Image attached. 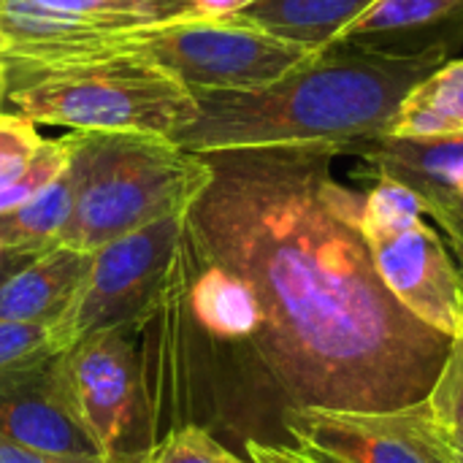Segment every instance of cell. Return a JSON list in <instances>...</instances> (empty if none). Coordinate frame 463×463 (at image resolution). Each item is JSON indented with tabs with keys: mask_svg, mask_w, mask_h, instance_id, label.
I'll list each match as a JSON object with an SVG mask.
<instances>
[{
	"mask_svg": "<svg viewBox=\"0 0 463 463\" xmlns=\"http://www.w3.org/2000/svg\"><path fill=\"white\" fill-rule=\"evenodd\" d=\"M339 155H203L212 179L184 214L190 255L250 285L260 309L250 347L285 412H385L423 402L453 345L383 285L361 233L364 193L334 176Z\"/></svg>",
	"mask_w": 463,
	"mask_h": 463,
	"instance_id": "6da1fadb",
	"label": "cell"
},
{
	"mask_svg": "<svg viewBox=\"0 0 463 463\" xmlns=\"http://www.w3.org/2000/svg\"><path fill=\"white\" fill-rule=\"evenodd\" d=\"M450 52L393 54L334 41L282 79L252 90H198V114L171 141L195 155L339 149L388 136L407 92Z\"/></svg>",
	"mask_w": 463,
	"mask_h": 463,
	"instance_id": "7a4b0ae2",
	"label": "cell"
},
{
	"mask_svg": "<svg viewBox=\"0 0 463 463\" xmlns=\"http://www.w3.org/2000/svg\"><path fill=\"white\" fill-rule=\"evenodd\" d=\"M76 198L57 247L95 252L168 214H182L212 179L203 155L149 133L71 130Z\"/></svg>",
	"mask_w": 463,
	"mask_h": 463,
	"instance_id": "3957f363",
	"label": "cell"
},
{
	"mask_svg": "<svg viewBox=\"0 0 463 463\" xmlns=\"http://www.w3.org/2000/svg\"><path fill=\"white\" fill-rule=\"evenodd\" d=\"M5 98L30 122L95 133H149L171 138L198 114L193 92L136 54L5 71Z\"/></svg>",
	"mask_w": 463,
	"mask_h": 463,
	"instance_id": "277c9868",
	"label": "cell"
},
{
	"mask_svg": "<svg viewBox=\"0 0 463 463\" xmlns=\"http://www.w3.org/2000/svg\"><path fill=\"white\" fill-rule=\"evenodd\" d=\"M184 214H168L90 252L76 298L54 326V353H65L95 331L149 320L168 293L184 241Z\"/></svg>",
	"mask_w": 463,
	"mask_h": 463,
	"instance_id": "5b68a950",
	"label": "cell"
},
{
	"mask_svg": "<svg viewBox=\"0 0 463 463\" xmlns=\"http://www.w3.org/2000/svg\"><path fill=\"white\" fill-rule=\"evenodd\" d=\"M122 54L144 57L198 92L271 84L317 52L225 19H190L130 30Z\"/></svg>",
	"mask_w": 463,
	"mask_h": 463,
	"instance_id": "8992f818",
	"label": "cell"
},
{
	"mask_svg": "<svg viewBox=\"0 0 463 463\" xmlns=\"http://www.w3.org/2000/svg\"><path fill=\"white\" fill-rule=\"evenodd\" d=\"M285 429L301 450L345 463H458L456 437L429 399L385 412L288 410Z\"/></svg>",
	"mask_w": 463,
	"mask_h": 463,
	"instance_id": "52a82bcc",
	"label": "cell"
},
{
	"mask_svg": "<svg viewBox=\"0 0 463 463\" xmlns=\"http://www.w3.org/2000/svg\"><path fill=\"white\" fill-rule=\"evenodd\" d=\"M138 326L95 331L62 353L79 418L109 463H136L130 434L141 404Z\"/></svg>",
	"mask_w": 463,
	"mask_h": 463,
	"instance_id": "ba28073f",
	"label": "cell"
},
{
	"mask_svg": "<svg viewBox=\"0 0 463 463\" xmlns=\"http://www.w3.org/2000/svg\"><path fill=\"white\" fill-rule=\"evenodd\" d=\"M0 434L49 456L103 458L79 418L62 353H41L0 372Z\"/></svg>",
	"mask_w": 463,
	"mask_h": 463,
	"instance_id": "9c48e42d",
	"label": "cell"
},
{
	"mask_svg": "<svg viewBox=\"0 0 463 463\" xmlns=\"http://www.w3.org/2000/svg\"><path fill=\"white\" fill-rule=\"evenodd\" d=\"M388 293L423 326L448 336L463 334V274L442 236L423 220L396 231L364 236Z\"/></svg>",
	"mask_w": 463,
	"mask_h": 463,
	"instance_id": "30bf717a",
	"label": "cell"
},
{
	"mask_svg": "<svg viewBox=\"0 0 463 463\" xmlns=\"http://www.w3.org/2000/svg\"><path fill=\"white\" fill-rule=\"evenodd\" d=\"M128 33L46 8L38 0H0V62L5 71H43L117 57Z\"/></svg>",
	"mask_w": 463,
	"mask_h": 463,
	"instance_id": "8fae6325",
	"label": "cell"
},
{
	"mask_svg": "<svg viewBox=\"0 0 463 463\" xmlns=\"http://www.w3.org/2000/svg\"><path fill=\"white\" fill-rule=\"evenodd\" d=\"M336 41L393 54L453 52L463 43V0H380Z\"/></svg>",
	"mask_w": 463,
	"mask_h": 463,
	"instance_id": "7c38bea8",
	"label": "cell"
},
{
	"mask_svg": "<svg viewBox=\"0 0 463 463\" xmlns=\"http://www.w3.org/2000/svg\"><path fill=\"white\" fill-rule=\"evenodd\" d=\"M364 160V176L393 179L426 201H463V138L410 141L380 136L353 146Z\"/></svg>",
	"mask_w": 463,
	"mask_h": 463,
	"instance_id": "4fadbf2b",
	"label": "cell"
},
{
	"mask_svg": "<svg viewBox=\"0 0 463 463\" xmlns=\"http://www.w3.org/2000/svg\"><path fill=\"white\" fill-rule=\"evenodd\" d=\"M90 255L54 247L0 282V323L57 326L87 274Z\"/></svg>",
	"mask_w": 463,
	"mask_h": 463,
	"instance_id": "5bb4252c",
	"label": "cell"
},
{
	"mask_svg": "<svg viewBox=\"0 0 463 463\" xmlns=\"http://www.w3.org/2000/svg\"><path fill=\"white\" fill-rule=\"evenodd\" d=\"M380 0H255L225 22L320 52Z\"/></svg>",
	"mask_w": 463,
	"mask_h": 463,
	"instance_id": "9a60e30c",
	"label": "cell"
},
{
	"mask_svg": "<svg viewBox=\"0 0 463 463\" xmlns=\"http://www.w3.org/2000/svg\"><path fill=\"white\" fill-rule=\"evenodd\" d=\"M184 258H190L193 269L187 271L184 290L198 328L220 342L250 345L260 328V309L250 285L220 266L198 263L190 250Z\"/></svg>",
	"mask_w": 463,
	"mask_h": 463,
	"instance_id": "2e32d148",
	"label": "cell"
},
{
	"mask_svg": "<svg viewBox=\"0 0 463 463\" xmlns=\"http://www.w3.org/2000/svg\"><path fill=\"white\" fill-rule=\"evenodd\" d=\"M388 136L410 141L463 138V57L445 60L407 92Z\"/></svg>",
	"mask_w": 463,
	"mask_h": 463,
	"instance_id": "e0dca14e",
	"label": "cell"
},
{
	"mask_svg": "<svg viewBox=\"0 0 463 463\" xmlns=\"http://www.w3.org/2000/svg\"><path fill=\"white\" fill-rule=\"evenodd\" d=\"M76 198V179L68 168L38 195L22 206L0 214V250L19 255H43L57 247L60 233L71 217Z\"/></svg>",
	"mask_w": 463,
	"mask_h": 463,
	"instance_id": "ac0fdd59",
	"label": "cell"
},
{
	"mask_svg": "<svg viewBox=\"0 0 463 463\" xmlns=\"http://www.w3.org/2000/svg\"><path fill=\"white\" fill-rule=\"evenodd\" d=\"M38 3L46 8L95 19L117 30H138V27L203 19L193 0H38Z\"/></svg>",
	"mask_w": 463,
	"mask_h": 463,
	"instance_id": "d6986e66",
	"label": "cell"
},
{
	"mask_svg": "<svg viewBox=\"0 0 463 463\" xmlns=\"http://www.w3.org/2000/svg\"><path fill=\"white\" fill-rule=\"evenodd\" d=\"M372 190L364 193V209H361V233L377 236V233H396L423 220V203L418 193L404 187L402 182L377 176L372 179Z\"/></svg>",
	"mask_w": 463,
	"mask_h": 463,
	"instance_id": "ffe728a7",
	"label": "cell"
},
{
	"mask_svg": "<svg viewBox=\"0 0 463 463\" xmlns=\"http://www.w3.org/2000/svg\"><path fill=\"white\" fill-rule=\"evenodd\" d=\"M68 163H71V146L65 136L57 141H43V146L19 174L0 182V214L22 206L43 187H49L68 168Z\"/></svg>",
	"mask_w": 463,
	"mask_h": 463,
	"instance_id": "44dd1931",
	"label": "cell"
},
{
	"mask_svg": "<svg viewBox=\"0 0 463 463\" xmlns=\"http://www.w3.org/2000/svg\"><path fill=\"white\" fill-rule=\"evenodd\" d=\"M426 399L456 442H463V334L453 339L448 361Z\"/></svg>",
	"mask_w": 463,
	"mask_h": 463,
	"instance_id": "7402d4cb",
	"label": "cell"
},
{
	"mask_svg": "<svg viewBox=\"0 0 463 463\" xmlns=\"http://www.w3.org/2000/svg\"><path fill=\"white\" fill-rule=\"evenodd\" d=\"M228 450L201 426H182L152 445L141 463H225Z\"/></svg>",
	"mask_w": 463,
	"mask_h": 463,
	"instance_id": "603a6c76",
	"label": "cell"
},
{
	"mask_svg": "<svg viewBox=\"0 0 463 463\" xmlns=\"http://www.w3.org/2000/svg\"><path fill=\"white\" fill-rule=\"evenodd\" d=\"M43 146V138L35 130V122L22 114L0 111V182L19 174L35 152Z\"/></svg>",
	"mask_w": 463,
	"mask_h": 463,
	"instance_id": "cb8c5ba5",
	"label": "cell"
},
{
	"mask_svg": "<svg viewBox=\"0 0 463 463\" xmlns=\"http://www.w3.org/2000/svg\"><path fill=\"white\" fill-rule=\"evenodd\" d=\"M52 339H54V326L0 323V372L27 358H35L41 353H54Z\"/></svg>",
	"mask_w": 463,
	"mask_h": 463,
	"instance_id": "d4e9b609",
	"label": "cell"
},
{
	"mask_svg": "<svg viewBox=\"0 0 463 463\" xmlns=\"http://www.w3.org/2000/svg\"><path fill=\"white\" fill-rule=\"evenodd\" d=\"M423 212L437 220V225L442 228L456 258H463V201H450V198L426 201Z\"/></svg>",
	"mask_w": 463,
	"mask_h": 463,
	"instance_id": "484cf974",
	"label": "cell"
},
{
	"mask_svg": "<svg viewBox=\"0 0 463 463\" xmlns=\"http://www.w3.org/2000/svg\"><path fill=\"white\" fill-rule=\"evenodd\" d=\"M0 463H109L106 458H68V456H49L19 442H11L0 434Z\"/></svg>",
	"mask_w": 463,
	"mask_h": 463,
	"instance_id": "4316f807",
	"label": "cell"
},
{
	"mask_svg": "<svg viewBox=\"0 0 463 463\" xmlns=\"http://www.w3.org/2000/svg\"><path fill=\"white\" fill-rule=\"evenodd\" d=\"M247 456L252 463H304L296 448L269 445V442H258V439L247 442Z\"/></svg>",
	"mask_w": 463,
	"mask_h": 463,
	"instance_id": "83f0119b",
	"label": "cell"
},
{
	"mask_svg": "<svg viewBox=\"0 0 463 463\" xmlns=\"http://www.w3.org/2000/svg\"><path fill=\"white\" fill-rule=\"evenodd\" d=\"M201 11L203 19H225L236 11H241L244 5L255 3V0H193Z\"/></svg>",
	"mask_w": 463,
	"mask_h": 463,
	"instance_id": "f1b7e54d",
	"label": "cell"
},
{
	"mask_svg": "<svg viewBox=\"0 0 463 463\" xmlns=\"http://www.w3.org/2000/svg\"><path fill=\"white\" fill-rule=\"evenodd\" d=\"M296 450L301 453L304 463H345V461H339V458L326 456V453H317V450H301V448H296Z\"/></svg>",
	"mask_w": 463,
	"mask_h": 463,
	"instance_id": "f546056e",
	"label": "cell"
},
{
	"mask_svg": "<svg viewBox=\"0 0 463 463\" xmlns=\"http://www.w3.org/2000/svg\"><path fill=\"white\" fill-rule=\"evenodd\" d=\"M5 87H8V79H5V68H3V62H0V100L5 98Z\"/></svg>",
	"mask_w": 463,
	"mask_h": 463,
	"instance_id": "4dcf8cb0",
	"label": "cell"
},
{
	"mask_svg": "<svg viewBox=\"0 0 463 463\" xmlns=\"http://www.w3.org/2000/svg\"><path fill=\"white\" fill-rule=\"evenodd\" d=\"M225 463H252V461H250V458L244 461V458H239V456H233V453L228 450V456H225Z\"/></svg>",
	"mask_w": 463,
	"mask_h": 463,
	"instance_id": "1f68e13d",
	"label": "cell"
},
{
	"mask_svg": "<svg viewBox=\"0 0 463 463\" xmlns=\"http://www.w3.org/2000/svg\"><path fill=\"white\" fill-rule=\"evenodd\" d=\"M458 445V463H463V442H456Z\"/></svg>",
	"mask_w": 463,
	"mask_h": 463,
	"instance_id": "d6a6232c",
	"label": "cell"
},
{
	"mask_svg": "<svg viewBox=\"0 0 463 463\" xmlns=\"http://www.w3.org/2000/svg\"><path fill=\"white\" fill-rule=\"evenodd\" d=\"M458 266H461V269H463V258H458Z\"/></svg>",
	"mask_w": 463,
	"mask_h": 463,
	"instance_id": "836d02e7",
	"label": "cell"
},
{
	"mask_svg": "<svg viewBox=\"0 0 463 463\" xmlns=\"http://www.w3.org/2000/svg\"><path fill=\"white\" fill-rule=\"evenodd\" d=\"M461 274H463V269H461Z\"/></svg>",
	"mask_w": 463,
	"mask_h": 463,
	"instance_id": "e575fe53",
	"label": "cell"
}]
</instances>
